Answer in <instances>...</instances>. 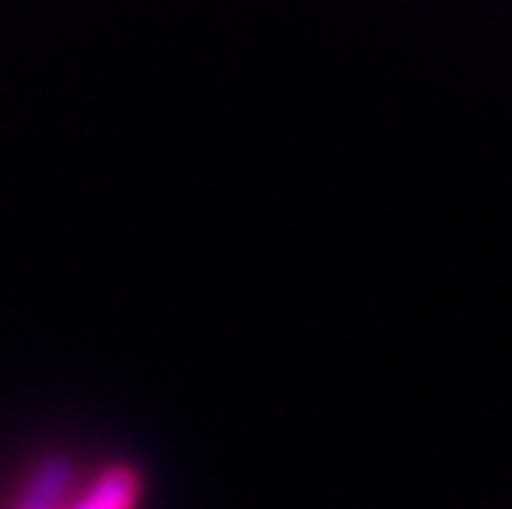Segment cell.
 Returning a JSON list of instances; mask_svg holds the SVG:
<instances>
[{
  "instance_id": "cell-1",
  "label": "cell",
  "mask_w": 512,
  "mask_h": 509,
  "mask_svg": "<svg viewBox=\"0 0 512 509\" xmlns=\"http://www.w3.org/2000/svg\"><path fill=\"white\" fill-rule=\"evenodd\" d=\"M139 496H143L139 470H133L129 463H116L96 476V483L70 509H136Z\"/></svg>"
},
{
  "instance_id": "cell-2",
  "label": "cell",
  "mask_w": 512,
  "mask_h": 509,
  "mask_svg": "<svg viewBox=\"0 0 512 509\" xmlns=\"http://www.w3.org/2000/svg\"><path fill=\"white\" fill-rule=\"evenodd\" d=\"M73 460L67 457H47L37 467L34 480L27 483L24 496L14 509H60L63 496H67L70 483H73Z\"/></svg>"
}]
</instances>
